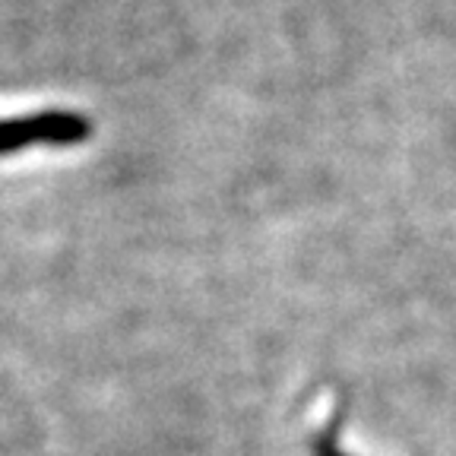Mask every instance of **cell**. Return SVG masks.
I'll return each instance as SVG.
<instances>
[{"instance_id": "6da1fadb", "label": "cell", "mask_w": 456, "mask_h": 456, "mask_svg": "<svg viewBox=\"0 0 456 456\" xmlns=\"http://www.w3.org/2000/svg\"><path fill=\"white\" fill-rule=\"evenodd\" d=\"M93 136V121L79 111H36L0 121V156H13L26 146H77Z\"/></svg>"}, {"instance_id": "7a4b0ae2", "label": "cell", "mask_w": 456, "mask_h": 456, "mask_svg": "<svg viewBox=\"0 0 456 456\" xmlns=\"http://www.w3.org/2000/svg\"><path fill=\"white\" fill-rule=\"evenodd\" d=\"M314 456H342L339 447H336V437L330 431H323L317 441H314Z\"/></svg>"}]
</instances>
